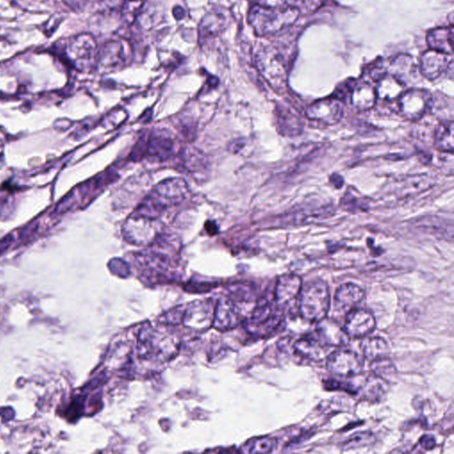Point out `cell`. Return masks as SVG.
Masks as SVG:
<instances>
[{
	"label": "cell",
	"instance_id": "1",
	"mask_svg": "<svg viewBox=\"0 0 454 454\" xmlns=\"http://www.w3.org/2000/svg\"><path fill=\"white\" fill-rule=\"evenodd\" d=\"M299 16V10L296 7L283 6L281 7H267L255 5L249 14V24L256 34L271 36L283 29L292 26Z\"/></svg>",
	"mask_w": 454,
	"mask_h": 454
},
{
	"label": "cell",
	"instance_id": "2",
	"mask_svg": "<svg viewBox=\"0 0 454 454\" xmlns=\"http://www.w3.org/2000/svg\"><path fill=\"white\" fill-rule=\"evenodd\" d=\"M299 311L301 317L309 322L324 319L330 308V292L325 282H311L302 287L299 293Z\"/></svg>",
	"mask_w": 454,
	"mask_h": 454
},
{
	"label": "cell",
	"instance_id": "3",
	"mask_svg": "<svg viewBox=\"0 0 454 454\" xmlns=\"http://www.w3.org/2000/svg\"><path fill=\"white\" fill-rule=\"evenodd\" d=\"M256 63L260 74L269 86L276 93L284 92L288 85V71L278 51L270 46L264 47L257 53Z\"/></svg>",
	"mask_w": 454,
	"mask_h": 454
},
{
	"label": "cell",
	"instance_id": "4",
	"mask_svg": "<svg viewBox=\"0 0 454 454\" xmlns=\"http://www.w3.org/2000/svg\"><path fill=\"white\" fill-rule=\"evenodd\" d=\"M173 341L172 337L160 335L151 326H146L141 329L138 351L143 358L168 361L176 352L177 345Z\"/></svg>",
	"mask_w": 454,
	"mask_h": 454
},
{
	"label": "cell",
	"instance_id": "5",
	"mask_svg": "<svg viewBox=\"0 0 454 454\" xmlns=\"http://www.w3.org/2000/svg\"><path fill=\"white\" fill-rule=\"evenodd\" d=\"M433 99L427 90L413 88L405 91L398 100V113L408 121H418L430 110Z\"/></svg>",
	"mask_w": 454,
	"mask_h": 454
},
{
	"label": "cell",
	"instance_id": "6",
	"mask_svg": "<svg viewBox=\"0 0 454 454\" xmlns=\"http://www.w3.org/2000/svg\"><path fill=\"white\" fill-rule=\"evenodd\" d=\"M123 235L134 244H150L158 235V220L134 213L123 226Z\"/></svg>",
	"mask_w": 454,
	"mask_h": 454
},
{
	"label": "cell",
	"instance_id": "7",
	"mask_svg": "<svg viewBox=\"0 0 454 454\" xmlns=\"http://www.w3.org/2000/svg\"><path fill=\"white\" fill-rule=\"evenodd\" d=\"M326 368L334 376L351 378L361 375L364 368V361L354 351L339 350L333 352L326 358Z\"/></svg>",
	"mask_w": 454,
	"mask_h": 454
},
{
	"label": "cell",
	"instance_id": "8",
	"mask_svg": "<svg viewBox=\"0 0 454 454\" xmlns=\"http://www.w3.org/2000/svg\"><path fill=\"white\" fill-rule=\"evenodd\" d=\"M307 118L321 125H334L341 121L344 115V105L336 97L319 100L305 110Z\"/></svg>",
	"mask_w": 454,
	"mask_h": 454
},
{
	"label": "cell",
	"instance_id": "9",
	"mask_svg": "<svg viewBox=\"0 0 454 454\" xmlns=\"http://www.w3.org/2000/svg\"><path fill=\"white\" fill-rule=\"evenodd\" d=\"M376 326V319L372 312L366 309L358 308L348 312L344 329L350 339H359L372 333Z\"/></svg>",
	"mask_w": 454,
	"mask_h": 454
},
{
	"label": "cell",
	"instance_id": "10",
	"mask_svg": "<svg viewBox=\"0 0 454 454\" xmlns=\"http://www.w3.org/2000/svg\"><path fill=\"white\" fill-rule=\"evenodd\" d=\"M452 63L449 54L430 49L421 56L419 70L425 78L433 81L448 71Z\"/></svg>",
	"mask_w": 454,
	"mask_h": 454
},
{
	"label": "cell",
	"instance_id": "11",
	"mask_svg": "<svg viewBox=\"0 0 454 454\" xmlns=\"http://www.w3.org/2000/svg\"><path fill=\"white\" fill-rule=\"evenodd\" d=\"M319 341L326 346L341 348L346 346L350 337L345 331L344 326L336 319L324 318L318 321L316 326Z\"/></svg>",
	"mask_w": 454,
	"mask_h": 454
},
{
	"label": "cell",
	"instance_id": "12",
	"mask_svg": "<svg viewBox=\"0 0 454 454\" xmlns=\"http://www.w3.org/2000/svg\"><path fill=\"white\" fill-rule=\"evenodd\" d=\"M303 281L300 276L288 274L281 276L275 286V302L279 307L284 306L299 296Z\"/></svg>",
	"mask_w": 454,
	"mask_h": 454
},
{
	"label": "cell",
	"instance_id": "13",
	"mask_svg": "<svg viewBox=\"0 0 454 454\" xmlns=\"http://www.w3.org/2000/svg\"><path fill=\"white\" fill-rule=\"evenodd\" d=\"M143 155L156 160H165L172 154L174 143L168 134L154 132L143 143Z\"/></svg>",
	"mask_w": 454,
	"mask_h": 454
},
{
	"label": "cell",
	"instance_id": "14",
	"mask_svg": "<svg viewBox=\"0 0 454 454\" xmlns=\"http://www.w3.org/2000/svg\"><path fill=\"white\" fill-rule=\"evenodd\" d=\"M153 192L170 207L179 205L187 197L188 187L183 180L170 179L163 181Z\"/></svg>",
	"mask_w": 454,
	"mask_h": 454
},
{
	"label": "cell",
	"instance_id": "15",
	"mask_svg": "<svg viewBox=\"0 0 454 454\" xmlns=\"http://www.w3.org/2000/svg\"><path fill=\"white\" fill-rule=\"evenodd\" d=\"M365 299V292L361 287L346 283L336 290L335 295V306L337 311L348 314L354 310L358 304Z\"/></svg>",
	"mask_w": 454,
	"mask_h": 454
},
{
	"label": "cell",
	"instance_id": "16",
	"mask_svg": "<svg viewBox=\"0 0 454 454\" xmlns=\"http://www.w3.org/2000/svg\"><path fill=\"white\" fill-rule=\"evenodd\" d=\"M377 100L391 103L398 101L406 91V85L401 80L391 74H385L376 82Z\"/></svg>",
	"mask_w": 454,
	"mask_h": 454
},
{
	"label": "cell",
	"instance_id": "17",
	"mask_svg": "<svg viewBox=\"0 0 454 454\" xmlns=\"http://www.w3.org/2000/svg\"><path fill=\"white\" fill-rule=\"evenodd\" d=\"M352 106L359 111H368L376 106L377 96L371 83L363 82L355 86L351 93Z\"/></svg>",
	"mask_w": 454,
	"mask_h": 454
},
{
	"label": "cell",
	"instance_id": "18",
	"mask_svg": "<svg viewBox=\"0 0 454 454\" xmlns=\"http://www.w3.org/2000/svg\"><path fill=\"white\" fill-rule=\"evenodd\" d=\"M294 351L309 361L319 362L326 358V345L321 341L303 337L293 344Z\"/></svg>",
	"mask_w": 454,
	"mask_h": 454
},
{
	"label": "cell",
	"instance_id": "19",
	"mask_svg": "<svg viewBox=\"0 0 454 454\" xmlns=\"http://www.w3.org/2000/svg\"><path fill=\"white\" fill-rule=\"evenodd\" d=\"M276 125L282 135L294 137L299 135L303 130V122L300 116L292 110L282 108L276 111Z\"/></svg>",
	"mask_w": 454,
	"mask_h": 454
},
{
	"label": "cell",
	"instance_id": "20",
	"mask_svg": "<svg viewBox=\"0 0 454 454\" xmlns=\"http://www.w3.org/2000/svg\"><path fill=\"white\" fill-rule=\"evenodd\" d=\"M388 391L387 381L375 375L366 377L359 386L357 393L361 398L369 402H380L383 401Z\"/></svg>",
	"mask_w": 454,
	"mask_h": 454
},
{
	"label": "cell",
	"instance_id": "21",
	"mask_svg": "<svg viewBox=\"0 0 454 454\" xmlns=\"http://www.w3.org/2000/svg\"><path fill=\"white\" fill-rule=\"evenodd\" d=\"M390 71L391 75L406 85V82L417 73L418 68L415 58L406 53L398 54L391 61Z\"/></svg>",
	"mask_w": 454,
	"mask_h": 454
},
{
	"label": "cell",
	"instance_id": "22",
	"mask_svg": "<svg viewBox=\"0 0 454 454\" xmlns=\"http://www.w3.org/2000/svg\"><path fill=\"white\" fill-rule=\"evenodd\" d=\"M427 42L431 50L452 54L453 46V28L452 25L450 27L434 29L428 32Z\"/></svg>",
	"mask_w": 454,
	"mask_h": 454
},
{
	"label": "cell",
	"instance_id": "23",
	"mask_svg": "<svg viewBox=\"0 0 454 454\" xmlns=\"http://www.w3.org/2000/svg\"><path fill=\"white\" fill-rule=\"evenodd\" d=\"M239 323V314L234 304L227 299H221L216 308L215 328L226 331Z\"/></svg>",
	"mask_w": 454,
	"mask_h": 454
},
{
	"label": "cell",
	"instance_id": "24",
	"mask_svg": "<svg viewBox=\"0 0 454 454\" xmlns=\"http://www.w3.org/2000/svg\"><path fill=\"white\" fill-rule=\"evenodd\" d=\"M361 349L364 357L371 362L388 357L391 351L387 341L378 336L366 337L361 341Z\"/></svg>",
	"mask_w": 454,
	"mask_h": 454
},
{
	"label": "cell",
	"instance_id": "25",
	"mask_svg": "<svg viewBox=\"0 0 454 454\" xmlns=\"http://www.w3.org/2000/svg\"><path fill=\"white\" fill-rule=\"evenodd\" d=\"M435 147L442 153H451L454 150V129L453 121L439 123L435 133Z\"/></svg>",
	"mask_w": 454,
	"mask_h": 454
},
{
	"label": "cell",
	"instance_id": "26",
	"mask_svg": "<svg viewBox=\"0 0 454 454\" xmlns=\"http://www.w3.org/2000/svg\"><path fill=\"white\" fill-rule=\"evenodd\" d=\"M103 50L100 61L105 66L115 68L125 63V56H123V48L121 43L118 42L108 43Z\"/></svg>",
	"mask_w": 454,
	"mask_h": 454
},
{
	"label": "cell",
	"instance_id": "27",
	"mask_svg": "<svg viewBox=\"0 0 454 454\" xmlns=\"http://www.w3.org/2000/svg\"><path fill=\"white\" fill-rule=\"evenodd\" d=\"M227 18L223 13H210L203 19L201 31L202 37H210V35H217L226 27Z\"/></svg>",
	"mask_w": 454,
	"mask_h": 454
},
{
	"label": "cell",
	"instance_id": "28",
	"mask_svg": "<svg viewBox=\"0 0 454 454\" xmlns=\"http://www.w3.org/2000/svg\"><path fill=\"white\" fill-rule=\"evenodd\" d=\"M371 370L373 375L386 381L397 373V368L388 357L372 361Z\"/></svg>",
	"mask_w": 454,
	"mask_h": 454
},
{
	"label": "cell",
	"instance_id": "29",
	"mask_svg": "<svg viewBox=\"0 0 454 454\" xmlns=\"http://www.w3.org/2000/svg\"><path fill=\"white\" fill-rule=\"evenodd\" d=\"M375 441V435L371 432H358V433L352 435L350 438L347 439V441L343 445V448L345 451H350V450L368 446Z\"/></svg>",
	"mask_w": 454,
	"mask_h": 454
},
{
	"label": "cell",
	"instance_id": "30",
	"mask_svg": "<svg viewBox=\"0 0 454 454\" xmlns=\"http://www.w3.org/2000/svg\"><path fill=\"white\" fill-rule=\"evenodd\" d=\"M276 439L270 437H261L254 438L248 444V452L252 453H268L274 451Z\"/></svg>",
	"mask_w": 454,
	"mask_h": 454
},
{
	"label": "cell",
	"instance_id": "31",
	"mask_svg": "<svg viewBox=\"0 0 454 454\" xmlns=\"http://www.w3.org/2000/svg\"><path fill=\"white\" fill-rule=\"evenodd\" d=\"M140 6V0H132V1H127L125 4V6H123L125 7L123 11H125V16L129 18L132 17L133 19V16L138 12Z\"/></svg>",
	"mask_w": 454,
	"mask_h": 454
},
{
	"label": "cell",
	"instance_id": "32",
	"mask_svg": "<svg viewBox=\"0 0 454 454\" xmlns=\"http://www.w3.org/2000/svg\"><path fill=\"white\" fill-rule=\"evenodd\" d=\"M420 445L421 448L427 451H430L435 448V445H437V442H435V439L433 435H424L423 438H421Z\"/></svg>",
	"mask_w": 454,
	"mask_h": 454
},
{
	"label": "cell",
	"instance_id": "33",
	"mask_svg": "<svg viewBox=\"0 0 454 454\" xmlns=\"http://www.w3.org/2000/svg\"><path fill=\"white\" fill-rule=\"evenodd\" d=\"M325 0H304L303 5L306 7L309 12H314L323 5Z\"/></svg>",
	"mask_w": 454,
	"mask_h": 454
},
{
	"label": "cell",
	"instance_id": "34",
	"mask_svg": "<svg viewBox=\"0 0 454 454\" xmlns=\"http://www.w3.org/2000/svg\"><path fill=\"white\" fill-rule=\"evenodd\" d=\"M259 5L267 7H281L286 6V0H259Z\"/></svg>",
	"mask_w": 454,
	"mask_h": 454
},
{
	"label": "cell",
	"instance_id": "35",
	"mask_svg": "<svg viewBox=\"0 0 454 454\" xmlns=\"http://www.w3.org/2000/svg\"><path fill=\"white\" fill-rule=\"evenodd\" d=\"M303 3H304V0H286L287 6L296 7V9H299V6Z\"/></svg>",
	"mask_w": 454,
	"mask_h": 454
}]
</instances>
